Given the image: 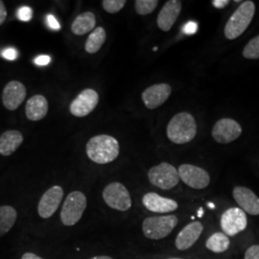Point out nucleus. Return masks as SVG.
<instances>
[{"mask_svg": "<svg viewBox=\"0 0 259 259\" xmlns=\"http://www.w3.org/2000/svg\"><path fill=\"white\" fill-rule=\"evenodd\" d=\"M87 155L97 164H107L119 156V143L113 137L99 135L93 137L87 143Z\"/></svg>", "mask_w": 259, "mask_h": 259, "instance_id": "obj_1", "label": "nucleus"}, {"mask_svg": "<svg viewBox=\"0 0 259 259\" xmlns=\"http://www.w3.org/2000/svg\"><path fill=\"white\" fill-rule=\"evenodd\" d=\"M167 138L175 144H185L194 139L197 124L192 114L180 112L173 116L167 126Z\"/></svg>", "mask_w": 259, "mask_h": 259, "instance_id": "obj_2", "label": "nucleus"}, {"mask_svg": "<svg viewBox=\"0 0 259 259\" xmlns=\"http://www.w3.org/2000/svg\"><path fill=\"white\" fill-rule=\"evenodd\" d=\"M255 13V5L252 1H244L234 11L225 26V37L228 39H235L250 26Z\"/></svg>", "mask_w": 259, "mask_h": 259, "instance_id": "obj_3", "label": "nucleus"}, {"mask_svg": "<svg viewBox=\"0 0 259 259\" xmlns=\"http://www.w3.org/2000/svg\"><path fill=\"white\" fill-rule=\"evenodd\" d=\"M178 222L176 215L147 217L142 223V232L150 240H161L174 231Z\"/></svg>", "mask_w": 259, "mask_h": 259, "instance_id": "obj_4", "label": "nucleus"}, {"mask_svg": "<svg viewBox=\"0 0 259 259\" xmlns=\"http://www.w3.org/2000/svg\"><path fill=\"white\" fill-rule=\"evenodd\" d=\"M87 197L81 191L67 195L61 211V220L66 227H72L81 220L87 208Z\"/></svg>", "mask_w": 259, "mask_h": 259, "instance_id": "obj_5", "label": "nucleus"}, {"mask_svg": "<svg viewBox=\"0 0 259 259\" xmlns=\"http://www.w3.org/2000/svg\"><path fill=\"white\" fill-rule=\"evenodd\" d=\"M150 183L160 189L169 190L174 188L180 182V176L175 166L162 162L152 167L148 172Z\"/></svg>", "mask_w": 259, "mask_h": 259, "instance_id": "obj_6", "label": "nucleus"}, {"mask_svg": "<svg viewBox=\"0 0 259 259\" xmlns=\"http://www.w3.org/2000/svg\"><path fill=\"white\" fill-rule=\"evenodd\" d=\"M103 199L112 209L127 211L132 206V198L126 186L118 182L111 183L104 188Z\"/></svg>", "mask_w": 259, "mask_h": 259, "instance_id": "obj_7", "label": "nucleus"}, {"mask_svg": "<svg viewBox=\"0 0 259 259\" xmlns=\"http://www.w3.org/2000/svg\"><path fill=\"white\" fill-rule=\"evenodd\" d=\"M220 226L226 235L235 236L246 230L248 218L240 207H231L223 213Z\"/></svg>", "mask_w": 259, "mask_h": 259, "instance_id": "obj_8", "label": "nucleus"}, {"mask_svg": "<svg viewBox=\"0 0 259 259\" xmlns=\"http://www.w3.org/2000/svg\"><path fill=\"white\" fill-rule=\"evenodd\" d=\"M180 180L194 189H204L210 184V176L201 167L192 164H182L178 169Z\"/></svg>", "mask_w": 259, "mask_h": 259, "instance_id": "obj_9", "label": "nucleus"}, {"mask_svg": "<svg viewBox=\"0 0 259 259\" xmlns=\"http://www.w3.org/2000/svg\"><path fill=\"white\" fill-rule=\"evenodd\" d=\"M242 128L237 121L232 118H223L217 121L212 129L213 139L220 144H228L238 139Z\"/></svg>", "mask_w": 259, "mask_h": 259, "instance_id": "obj_10", "label": "nucleus"}, {"mask_svg": "<svg viewBox=\"0 0 259 259\" xmlns=\"http://www.w3.org/2000/svg\"><path fill=\"white\" fill-rule=\"evenodd\" d=\"M64 197V189L55 185L49 188L45 194L41 196L38 205L37 212L42 219L50 218L57 211L58 207L62 203Z\"/></svg>", "mask_w": 259, "mask_h": 259, "instance_id": "obj_11", "label": "nucleus"}, {"mask_svg": "<svg viewBox=\"0 0 259 259\" xmlns=\"http://www.w3.org/2000/svg\"><path fill=\"white\" fill-rule=\"evenodd\" d=\"M99 102V95L94 90L87 89L70 104V112L77 117L89 115Z\"/></svg>", "mask_w": 259, "mask_h": 259, "instance_id": "obj_12", "label": "nucleus"}, {"mask_svg": "<svg viewBox=\"0 0 259 259\" xmlns=\"http://www.w3.org/2000/svg\"><path fill=\"white\" fill-rule=\"evenodd\" d=\"M172 93V88L168 83H157L147 88L141 95L144 105L150 109L155 110L164 104Z\"/></svg>", "mask_w": 259, "mask_h": 259, "instance_id": "obj_13", "label": "nucleus"}, {"mask_svg": "<svg viewBox=\"0 0 259 259\" xmlns=\"http://www.w3.org/2000/svg\"><path fill=\"white\" fill-rule=\"evenodd\" d=\"M26 88L19 81H11L6 84L2 93V102L9 111H15L23 103L26 97Z\"/></svg>", "mask_w": 259, "mask_h": 259, "instance_id": "obj_14", "label": "nucleus"}, {"mask_svg": "<svg viewBox=\"0 0 259 259\" xmlns=\"http://www.w3.org/2000/svg\"><path fill=\"white\" fill-rule=\"evenodd\" d=\"M232 196L244 212L252 216L259 215V197L250 188L236 186L233 188Z\"/></svg>", "mask_w": 259, "mask_h": 259, "instance_id": "obj_15", "label": "nucleus"}, {"mask_svg": "<svg viewBox=\"0 0 259 259\" xmlns=\"http://www.w3.org/2000/svg\"><path fill=\"white\" fill-rule=\"evenodd\" d=\"M204 232V226L200 221H193L179 232L175 240L177 250H186L194 246Z\"/></svg>", "mask_w": 259, "mask_h": 259, "instance_id": "obj_16", "label": "nucleus"}, {"mask_svg": "<svg viewBox=\"0 0 259 259\" xmlns=\"http://www.w3.org/2000/svg\"><path fill=\"white\" fill-rule=\"evenodd\" d=\"M182 7L183 3L179 0L167 1L157 16V26L161 31L168 32L173 27L181 14Z\"/></svg>", "mask_w": 259, "mask_h": 259, "instance_id": "obj_17", "label": "nucleus"}, {"mask_svg": "<svg viewBox=\"0 0 259 259\" xmlns=\"http://www.w3.org/2000/svg\"><path fill=\"white\" fill-rule=\"evenodd\" d=\"M142 204L149 211L155 213H168L175 211L179 207L176 201L150 192L142 198Z\"/></svg>", "mask_w": 259, "mask_h": 259, "instance_id": "obj_18", "label": "nucleus"}, {"mask_svg": "<svg viewBox=\"0 0 259 259\" xmlns=\"http://www.w3.org/2000/svg\"><path fill=\"white\" fill-rule=\"evenodd\" d=\"M26 116L31 121H38L47 116L48 112V102L42 95L32 96L25 107Z\"/></svg>", "mask_w": 259, "mask_h": 259, "instance_id": "obj_19", "label": "nucleus"}, {"mask_svg": "<svg viewBox=\"0 0 259 259\" xmlns=\"http://www.w3.org/2000/svg\"><path fill=\"white\" fill-rule=\"evenodd\" d=\"M23 142V136L19 131H7L0 136V155L8 157L14 154Z\"/></svg>", "mask_w": 259, "mask_h": 259, "instance_id": "obj_20", "label": "nucleus"}, {"mask_svg": "<svg viewBox=\"0 0 259 259\" xmlns=\"http://www.w3.org/2000/svg\"><path fill=\"white\" fill-rule=\"evenodd\" d=\"M96 25V19L94 14L92 12H85L79 15L75 19L72 25L71 31L77 36H83L89 32L93 31Z\"/></svg>", "mask_w": 259, "mask_h": 259, "instance_id": "obj_21", "label": "nucleus"}, {"mask_svg": "<svg viewBox=\"0 0 259 259\" xmlns=\"http://www.w3.org/2000/svg\"><path fill=\"white\" fill-rule=\"evenodd\" d=\"M205 248L214 253H223L231 248V239L224 232H214L205 242Z\"/></svg>", "mask_w": 259, "mask_h": 259, "instance_id": "obj_22", "label": "nucleus"}, {"mask_svg": "<svg viewBox=\"0 0 259 259\" xmlns=\"http://www.w3.org/2000/svg\"><path fill=\"white\" fill-rule=\"evenodd\" d=\"M18 219L17 210L11 205L0 206V237L9 232Z\"/></svg>", "mask_w": 259, "mask_h": 259, "instance_id": "obj_23", "label": "nucleus"}, {"mask_svg": "<svg viewBox=\"0 0 259 259\" xmlns=\"http://www.w3.org/2000/svg\"><path fill=\"white\" fill-rule=\"evenodd\" d=\"M106 31L103 27H97L94 29L93 33L89 36L84 49L88 53L90 54H94L100 50V48L103 47L104 42L106 41Z\"/></svg>", "mask_w": 259, "mask_h": 259, "instance_id": "obj_24", "label": "nucleus"}, {"mask_svg": "<svg viewBox=\"0 0 259 259\" xmlns=\"http://www.w3.org/2000/svg\"><path fill=\"white\" fill-rule=\"evenodd\" d=\"M244 58L248 60H258L259 59V35L251 38L244 47L242 52Z\"/></svg>", "mask_w": 259, "mask_h": 259, "instance_id": "obj_25", "label": "nucleus"}, {"mask_svg": "<svg viewBox=\"0 0 259 259\" xmlns=\"http://www.w3.org/2000/svg\"><path fill=\"white\" fill-rule=\"evenodd\" d=\"M158 5L157 0H137L135 2L136 11L139 15L146 16L153 13Z\"/></svg>", "mask_w": 259, "mask_h": 259, "instance_id": "obj_26", "label": "nucleus"}, {"mask_svg": "<svg viewBox=\"0 0 259 259\" xmlns=\"http://www.w3.org/2000/svg\"><path fill=\"white\" fill-rule=\"evenodd\" d=\"M125 0H104L102 6L104 10L110 14H115L124 8Z\"/></svg>", "mask_w": 259, "mask_h": 259, "instance_id": "obj_27", "label": "nucleus"}, {"mask_svg": "<svg viewBox=\"0 0 259 259\" xmlns=\"http://www.w3.org/2000/svg\"><path fill=\"white\" fill-rule=\"evenodd\" d=\"M33 12L32 9L28 6H22L18 11V17L21 21H29L32 19Z\"/></svg>", "mask_w": 259, "mask_h": 259, "instance_id": "obj_28", "label": "nucleus"}, {"mask_svg": "<svg viewBox=\"0 0 259 259\" xmlns=\"http://www.w3.org/2000/svg\"><path fill=\"white\" fill-rule=\"evenodd\" d=\"M244 259H259V244L250 246L245 251Z\"/></svg>", "mask_w": 259, "mask_h": 259, "instance_id": "obj_29", "label": "nucleus"}, {"mask_svg": "<svg viewBox=\"0 0 259 259\" xmlns=\"http://www.w3.org/2000/svg\"><path fill=\"white\" fill-rule=\"evenodd\" d=\"M18 56H19V52L14 48H7L2 52V57L9 61L16 60L18 58Z\"/></svg>", "mask_w": 259, "mask_h": 259, "instance_id": "obj_30", "label": "nucleus"}, {"mask_svg": "<svg viewBox=\"0 0 259 259\" xmlns=\"http://www.w3.org/2000/svg\"><path fill=\"white\" fill-rule=\"evenodd\" d=\"M47 22L48 27L55 31H59L61 29L59 21L56 19L55 17L53 15H47Z\"/></svg>", "mask_w": 259, "mask_h": 259, "instance_id": "obj_31", "label": "nucleus"}, {"mask_svg": "<svg viewBox=\"0 0 259 259\" xmlns=\"http://www.w3.org/2000/svg\"><path fill=\"white\" fill-rule=\"evenodd\" d=\"M50 62H51V58L47 55L38 56L35 60V64L39 66L47 65L48 64H50Z\"/></svg>", "mask_w": 259, "mask_h": 259, "instance_id": "obj_32", "label": "nucleus"}, {"mask_svg": "<svg viewBox=\"0 0 259 259\" xmlns=\"http://www.w3.org/2000/svg\"><path fill=\"white\" fill-rule=\"evenodd\" d=\"M7 18V10L3 1L0 0V25L3 24L5 19Z\"/></svg>", "mask_w": 259, "mask_h": 259, "instance_id": "obj_33", "label": "nucleus"}, {"mask_svg": "<svg viewBox=\"0 0 259 259\" xmlns=\"http://www.w3.org/2000/svg\"><path fill=\"white\" fill-rule=\"evenodd\" d=\"M197 31V24L194 22H188L185 24V27H184V32L185 34H193Z\"/></svg>", "mask_w": 259, "mask_h": 259, "instance_id": "obj_34", "label": "nucleus"}, {"mask_svg": "<svg viewBox=\"0 0 259 259\" xmlns=\"http://www.w3.org/2000/svg\"><path fill=\"white\" fill-rule=\"evenodd\" d=\"M229 4H230L229 0H214L212 1L213 6L217 9H223L226 6H228Z\"/></svg>", "mask_w": 259, "mask_h": 259, "instance_id": "obj_35", "label": "nucleus"}, {"mask_svg": "<svg viewBox=\"0 0 259 259\" xmlns=\"http://www.w3.org/2000/svg\"><path fill=\"white\" fill-rule=\"evenodd\" d=\"M21 259H45L40 256H38L36 253H33V252H26L22 255Z\"/></svg>", "mask_w": 259, "mask_h": 259, "instance_id": "obj_36", "label": "nucleus"}, {"mask_svg": "<svg viewBox=\"0 0 259 259\" xmlns=\"http://www.w3.org/2000/svg\"><path fill=\"white\" fill-rule=\"evenodd\" d=\"M90 259H113L111 256H108V255H98V256H94Z\"/></svg>", "mask_w": 259, "mask_h": 259, "instance_id": "obj_37", "label": "nucleus"}, {"mask_svg": "<svg viewBox=\"0 0 259 259\" xmlns=\"http://www.w3.org/2000/svg\"><path fill=\"white\" fill-rule=\"evenodd\" d=\"M167 259H184V258H179V257H171V258H167Z\"/></svg>", "mask_w": 259, "mask_h": 259, "instance_id": "obj_38", "label": "nucleus"}]
</instances>
